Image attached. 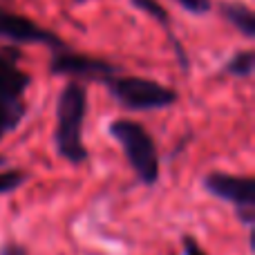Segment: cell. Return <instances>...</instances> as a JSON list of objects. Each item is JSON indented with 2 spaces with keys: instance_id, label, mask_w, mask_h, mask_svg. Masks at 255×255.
Listing matches in <instances>:
<instances>
[{
  "instance_id": "e0dca14e",
  "label": "cell",
  "mask_w": 255,
  "mask_h": 255,
  "mask_svg": "<svg viewBox=\"0 0 255 255\" xmlns=\"http://www.w3.org/2000/svg\"><path fill=\"white\" fill-rule=\"evenodd\" d=\"M4 166V157H0V168H2Z\"/></svg>"
},
{
  "instance_id": "30bf717a",
  "label": "cell",
  "mask_w": 255,
  "mask_h": 255,
  "mask_svg": "<svg viewBox=\"0 0 255 255\" xmlns=\"http://www.w3.org/2000/svg\"><path fill=\"white\" fill-rule=\"evenodd\" d=\"M253 67H255V52L253 49H242V52H235L233 56L226 61L224 74L238 76V79H247V76L253 74Z\"/></svg>"
},
{
  "instance_id": "9a60e30c",
  "label": "cell",
  "mask_w": 255,
  "mask_h": 255,
  "mask_svg": "<svg viewBox=\"0 0 255 255\" xmlns=\"http://www.w3.org/2000/svg\"><path fill=\"white\" fill-rule=\"evenodd\" d=\"M0 255H27V249L22 247V244H16V242H9L2 247V251Z\"/></svg>"
},
{
  "instance_id": "5bb4252c",
  "label": "cell",
  "mask_w": 255,
  "mask_h": 255,
  "mask_svg": "<svg viewBox=\"0 0 255 255\" xmlns=\"http://www.w3.org/2000/svg\"><path fill=\"white\" fill-rule=\"evenodd\" d=\"M181 244H184V255H206V251L202 249V244H199L193 235H184Z\"/></svg>"
},
{
  "instance_id": "5b68a950",
  "label": "cell",
  "mask_w": 255,
  "mask_h": 255,
  "mask_svg": "<svg viewBox=\"0 0 255 255\" xmlns=\"http://www.w3.org/2000/svg\"><path fill=\"white\" fill-rule=\"evenodd\" d=\"M20 56L18 47L0 49V108L27 112L25 92L31 85V76L18 67Z\"/></svg>"
},
{
  "instance_id": "4fadbf2b",
  "label": "cell",
  "mask_w": 255,
  "mask_h": 255,
  "mask_svg": "<svg viewBox=\"0 0 255 255\" xmlns=\"http://www.w3.org/2000/svg\"><path fill=\"white\" fill-rule=\"evenodd\" d=\"M177 2H179L186 11L195 13V16H204V13H208L213 7L211 0H177Z\"/></svg>"
},
{
  "instance_id": "8992f818",
  "label": "cell",
  "mask_w": 255,
  "mask_h": 255,
  "mask_svg": "<svg viewBox=\"0 0 255 255\" xmlns=\"http://www.w3.org/2000/svg\"><path fill=\"white\" fill-rule=\"evenodd\" d=\"M49 72L58 76H74V81L90 79V81H103L106 83L112 76L119 74V67L103 61V58L85 56V54L72 52L67 47V49L54 52L52 61H49Z\"/></svg>"
},
{
  "instance_id": "277c9868",
  "label": "cell",
  "mask_w": 255,
  "mask_h": 255,
  "mask_svg": "<svg viewBox=\"0 0 255 255\" xmlns=\"http://www.w3.org/2000/svg\"><path fill=\"white\" fill-rule=\"evenodd\" d=\"M204 188L224 202L238 208V217L247 226L253 224L255 217V179L253 177H238L229 172L213 170L204 177Z\"/></svg>"
},
{
  "instance_id": "ba28073f",
  "label": "cell",
  "mask_w": 255,
  "mask_h": 255,
  "mask_svg": "<svg viewBox=\"0 0 255 255\" xmlns=\"http://www.w3.org/2000/svg\"><path fill=\"white\" fill-rule=\"evenodd\" d=\"M132 7L141 9L143 13H148L152 20H157L159 25L163 27V29L168 31V38H170V43L175 45V52H177V58H179V65L181 70H188V56H186V49L179 45V40L175 38V34H172V22H170V16H168V11L161 7V2H157V0H130Z\"/></svg>"
},
{
  "instance_id": "3957f363",
  "label": "cell",
  "mask_w": 255,
  "mask_h": 255,
  "mask_svg": "<svg viewBox=\"0 0 255 255\" xmlns=\"http://www.w3.org/2000/svg\"><path fill=\"white\" fill-rule=\"evenodd\" d=\"M106 85L112 97L128 110H163L179 99L172 88L143 76H112Z\"/></svg>"
},
{
  "instance_id": "52a82bcc",
  "label": "cell",
  "mask_w": 255,
  "mask_h": 255,
  "mask_svg": "<svg viewBox=\"0 0 255 255\" xmlns=\"http://www.w3.org/2000/svg\"><path fill=\"white\" fill-rule=\"evenodd\" d=\"M0 38L11 40V43H22V45H29V43L47 45V47H52V52L67 49L65 40L58 34H54L52 29L40 27L31 18L16 11H9L4 7H0Z\"/></svg>"
},
{
  "instance_id": "9c48e42d",
  "label": "cell",
  "mask_w": 255,
  "mask_h": 255,
  "mask_svg": "<svg viewBox=\"0 0 255 255\" xmlns=\"http://www.w3.org/2000/svg\"><path fill=\"white\" fill-rule=\"evenodd\" d=\"M220 13L247 38H255V13L244 2H222Z\"/></svg>"
},
{
  "instance_id": "7a4b0ae2",
  "label": "cell",
  "mask_w": 255,
  "mask_h": 255,
  "mask_svg": "<svg viewBox=\"0 0 255 255\" xmlns=\"http://www.w3.org/2000/svg\"><path fill=\"white\" fill-rule=\"evenodd\" d=\"M110 136L121 145L128 163L132 166V170L136 172L141 184L154 186L159 181V152L154 139L139 121L132 119H117L112 121V126L108 128Z\"/></svg>"
},
{
  "instance_id": "8fae6325",
  "label": "cell",
  "mask_w": 255,
  "mask_h": 255,
  "mask_svg": "<svg viewBox=\"0 0 255 255\" xmlns=\"http://www.w3.org/2000/svg\"><path fill=\"white\" fill-rule=\"evenodd\" d=\"M27 181V172L18 170V168H7V170H0V195H7L11 190L20 188Z\"/></svg>"
},
{
  "instance_id": "6da1fadb",
  "label": "cell",
  "mask_w": 255,
  "mask_h": 255,
  "mask_svg": "<svg viewBox=\"0 0 255 255\" xmlns=\"http://www.w3.org/2000/svg\"><path fill=\"white\" fill-rule=\"evenodd\" d=\"M85 115H88V90L81 81H70L61 90L56 101L54 143H56V152L74 166L85 163L90 157L83 143Z\"/></svg>"
},
{
  "instance_id": "2e32d148",
  "label": "cell",
  "mask_w": 255,
  "mask_h": 255,
  "mask_svg": "<svg viewBox=\"0 0 255 255\" xmlns=\"http://www.w3.org/2000/svg\"><path fill=\"white\" fill-rule=\"evenodd\" d=\"M74 2L76 4H83V2H88V0H74Z\"/></svg>"
},
{
  "instance_id": "7c38bea8",
  "label": "cell",
  "mask_w": 255,
  "mask_h": 255,
  "mask_svg": "<svg viewBox=\"0 0 255 255\" xmlns=\"http://www.w3.org/2000/svg\"><path fill=\"white\" fill-rule=\"evenodd\" d=\"M22 117H25V110H4V108H0V141H2L4 134L13 132L20 126Z\"/></svg>"
}]
</instances>
